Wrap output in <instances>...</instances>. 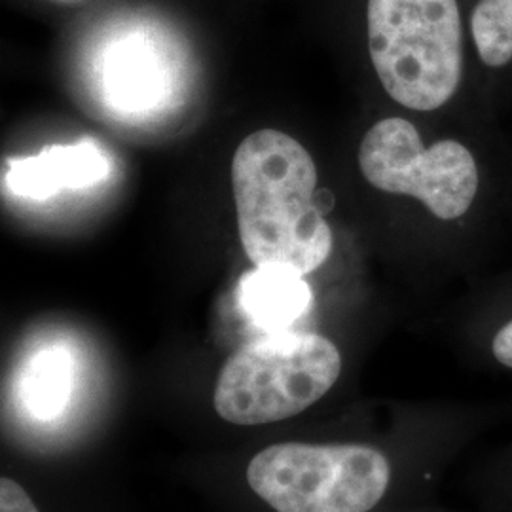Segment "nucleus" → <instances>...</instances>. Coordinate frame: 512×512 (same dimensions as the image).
<instances>
[{
	"instance_id": "nucleus-1",
	"label": "nucleus",
	"mask_w": 512,
	"mask_h": 512,
	"mask_svg": "<svg viewBox=\"0 0 512 512\" xmlns=\"http://www.w3.org/2000/svg\"><path fill=\"white\" fill-rule=\"evenodd\" d=\"M238 230L255 266L308 275L332 253V230L315 203L317 167L310 152L279 129L241 141L232 160Z\"/></svg>"
},
{
	"instance_id": "nucleus-2",
	"label": "nucleus",
	"mask_w": 512,
	"mask_h": 512,
	"mask_svg": "<svg viewBox=\"0 0 512 512\" xmlns=\"http://www.w3.org/2000/svg\"><path fill=\"white\" fill-rule=\"evenodd\" d=\"M368 50L385 92L429 112L458 92L463 33L458 0H368Z\"/></svg>"
},
{
	"instance_id": "nucleus-3",
	"label": "nucleus",
	"mask_w": 512,
	"mask_h": 512,
	"mask_svg": "<svg viewBox=\"0 0 512 512\" xmlns=\"http://www.w3.org/2000/svg\"><path fill=\"white\" fill-rule=\"evenodd\" d=\"M342 372V355L329 338L279 330L247 342L224 363L215 410L236 425L293 418L323 399Z\"/></svg>"
},
{
	"instance_id": "nucleus-4",
	"label": "nucleus",
	"mask_w": 512,
	"mask_h": 512,
	"mask_svg": "<svg viewBox=\"0 0 512 512\" xmlns=\"http://www.w3.org/2000/svg\"><path fill=\"white\" fill-rule=\"evenodd\" d=\"M247 482L277 512H366L387 492L391 463L366 444L283 442L251 459Z\"/></svg>"
},
{
	"instance_id": "nucleus-5",
	"label": "nucleus",
	"mask_w": 512,
	"mask_h": 512,
	"mask_svg": "<svg viewBox=\"0 0 512 512\" xmlns=\"http://www.w3.org/2000/svg\"><path fill=\"white\" fill-rule=\"evenodd\" d=\"M359 167L374 188L412 196L440 220L463 217L478 192L471 150L452 139L425 148L416 126L404 118H384L366 131Z\"/></svg>"
},
{
	"instance_id": "nucleus-6",
	"label": "nucleus",
	"mask_w": 512,
	"mask_h": 512,
	"mask_svg": "<svg viewBox=\"0 0 512 512\" xmlns=\"http://www.w3.org/2000/svg\"><path fill=\"white\" fill-rule=\"evenodd\" d=\"M110 160L92 139L73 145H54L35 156L6 164L4 188L23 200H50L65 190H84L107 181Z\"/></svg>"
},
{
	"instance_id": "nucleus-7",
	"label": "nucleus",
	"mask_w": 512,
	"mask_h": 512,
	"mask_svg": "<svg viewBox=\"0 0 512 512\" xmlns=\"http://www.w3.org/2000/svg\"><path fill=\"white\" fill-rule=\"evenodd\" d=\"M238 308L245 319L264 332L291 330L313 304L310 283L287 268L256 266L239 279Z\"/></svg>"
},
{
	"instance_id": "nucleus-8",
	"label": "nucleus",
	"mask_w": 512,
	"mask_h": 512,
	"mask_svg": "<svg viewBox=\"0 0 512 512\" xmlns=\"http://www.w3.org/2000/svg\"><path fill=\"white\" fill-rule=\"evenodd\" d=\"M74 363L69 349L44 346L19 368L16 395L21 410L37 421L59 418L71 401Z\"/></svg>"
},
{
	"instance_id": "nucleus-9",
	"label": "nucleus",
	"mask_w": 512,
	"mask_h": 512,
	"mask_svg": "<svg viewBox=\"0 0 512 512\" xmlns=\"http://www.w3.org/2000/svg\"><path fill=\"white\" fill-rule=\"evenodd\" d=\"M164 90V71L156 55L141 46H124L107 57L105 92L110 103L124 110H147L158 103Z\"/></svg>"
},
{
	"instance_id": "nucleus-10",
	"label": "nucleus",
	"mask_w": 512,
	"mask_h": 512,
	"mask_svg": "<svg viewBox=\"0 0 512 512\" xmlns=\"http://www.w3.org/2000/svg\"><path fill=\"white\" fill-rule=\"evenodd\" d=\"M471 33L484 65H507L512 59V0H478Z\"/></svg>"
},
{
	"instance_id": "nucleus-11",
	"label": "nucleus",
	"mask_w": 512,
	"mask_h": 512,
	"mask_svg": "<svg viewBox=\"0 0 512 512\" xmlns=\"http://www.w3.org/2000/svg\"><path fill=\"white\" fill-rule=\"evenodd\" d=\"M0 512H38L33 499L12 478L0 480Z\"/></svg>"
},
{
	"instance_id": "nucleus-12",
	"label": "nucleus",
	"mask_w": 512,
	"mask_h": 512,
	"mask_svg": "<svg viewBox=\"0 0 512 512\" xmlns=\"http://www.w3.org/2000/svg\"><path fill=\"white\" fill-rule=\"evenodd\" d=\"M492 351L499 365L512 368V321L497 330L492 342Z\"/></svg>"
},
{
	"instance_id": "nucleus-13",
	"label": "nucleus",
	"mask_w": 512,
	"mask_h": 512,
	"mask_svg": "<svg viewBox=\"0 0 512 512\" xmlns=\"http://www.w3.org/2000/svg\"><path fill=\"white\" fill-rule=\"evenodd\" d=\"M52 2H59V4H78V2H84V0H52Z\"/></svg>"
}]
</instances>
